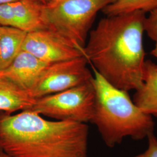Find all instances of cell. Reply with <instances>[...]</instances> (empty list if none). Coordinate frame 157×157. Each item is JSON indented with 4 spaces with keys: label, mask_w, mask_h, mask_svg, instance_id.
<instances>
[{
    "label": "cell",
    "mask_w": 157,
    "mask_h": 157,
    "mask_svg": "<svg viewBox=\"0 0 157 157\" xmlns=\"http://www.w3.org/2000/svg\"><path fill=\"white\" fill-rule=\"evenodd\" d=\"M45 4L39 0H17L0 5V26L30 33L48 29Z\"/></svg>",
    "instance_id": "obj_8"
},
{
    "label": "cell",
    "mask_w": 157,
    "mask_h": 157,
    "mask_svg": "<svg viewBox=\"0 0 157 157\" xmlns=\"http://www.w3.org/2000/svg\"><path fill=\"white\" fill-rule=\"evenodd\" d=\"M93 78L69 89L36 99L27 111L56 121L82 124L91 122L95 102Z\"/></svg>",
    "instance_id": "obj_5"
},
{
    "label": "cell",
    "mask_w": 157,
    "mask_h": 157,
    "mask_svg": "<svg viewBox=\"0 0 157 157\" xmlns=\"http://www.w3.org/2000/svg\"><path fill=\"white\" fill-rule=\"evenodd\" d=\"M48 65L22 50L8 67L0 71V78H6L29 91Z\"/></svg>",
    "instance_id": "obj_9"
},
{
    "label": "cell",
    "mask_w": 157,
    "mask_h": 157,
    "mask_svg": "<svg viewBox=\"0 0 157 157\" xmlns=\"http://www.w3.org/2000/svg\"><path fill=\"white\" fill-rule=\"evenodd\" d=\"M16 1H17V0H0V5L3 4H6V3Z\"/></svg>",
    "instance_id": "obj_19"
},
{
    "label": "cell",
    "mask_w": 157,
    "mask_h": 157,
    "mask_svg": "<svg viewBox=\"0 0 157 157\" xmlns=\"http://www.w3.org/2000/svg\"><path fill=\"white\" fill-rule=\"evenodd\" d=\"M0 157H16L14 156H12L11 155L6 153L4 151L0 150Z\"/></svg>",
    "instance_id": "obj_17"
},
{
    "label": "cell",
    "mask_w": 157,
    "mask_h": 157,
    "mask_svg": "<svg viewBox=\"0 0 157 157\" xmlns=\"http://www.w3.org/2000/svg\"><path fill=\"white\" fill-rule=\"evenodd\" d=\"M148 147L143 152L134 157H157V137L153 133L147 137Z\"/></svg>",
    "instance_id": "obj_15"
},
{
    "label": "cell",
    "mask_w": 157,
    "mask_h": 157,
    "mask_svg": "<svg viewBox=\"0 0 157 157\" xmlns=\"http://www.w3.org/2000/svg\"><path fill=\"white\" fill-rule=\"evenodd\" d=\"M155 41V45L154 49L151 51V53L153 56L155 57L157 59V39Z\"/></svg>",
    "instance_id": "obj_16"
},
{
    "label": "cell",
    "mask_w": 157,
    "mask_h": 157,
    "mask_svg": "<svg viewBox=\"0 0 157 157\" xmlns=\"http://www.w3.org/2000/svg\"><path fill=\"white\" fill-rule=\"evenodd\" d=\"M133 101L143 112L157 118V64L151 60L145 61L143 82Z\"/></svg>",
    "instance_id": "obj_10"
},
{
    "label": "cell",
    "mask_w": 157,
    "mask_h": 157,
    "mask_svg": "<svg viewBox=\"0 0 157 157\" xmlns=\"http://www.w3.org/2000/svg\"><path fill=\"white\" fill-rule=\"evenodd\" d=\"M146 13H126L101 19L89 33L83 54L92 68L112 86L129 91L143 82Z\"/></svg>",
    "instance_id": "obj_1"
},
{
    "label": "cell",
    "mask_w": 157,
    "mask_h": 157,
    "mask_svg": "<svg viewBox=\"0 0 157 157\" xmlns=\"http://www.w3.org/2000/svg\"></svg>",
    "instance_id": "obj_21"
},
{
    "label": "cell",
    "mask_w": 157,
    "mask_h": 157,
    "mask_svg": "<svg viewBox=\"0 0 157 157\" xmlns=\"http://www.w3.org/2000/svg\"><path fill=\"white\" fill-rule=\"evenodd\" d=\"M157 8V0H115L102 12L106 17L140 11L147 12Z\"/></svg>",
    "instance_id": "obj_13"
},
{
    "label": "cell",
    "mask_w": 157,
    "mask_h": 157,
    "mask_svg": "<svg viewBox=\"0 0 157 157\" xmlns=\"http://www.w3.org/2000/svg\"><path fill=\"white\" fill-rule=\"evenodd\" d=\"M92 69L95 102L91 122L97 126L105 145L112 148L124 138L141 140L153 133L152 117L137 107L128 91L112 86Z\"/></svg>",
    "instance_id": "obj_3"
},
{
    "label": "cell",
    "mask_w": 157,
    "mask_h": 157,
    "mask_svg": "<svg viewBox=\"0 0 157 157\" xmlns=\"http://www.w3.org/2000/svg\"><path fill=\"white\" fill-rule=\"evenodd\" d=\"M150 13L144 21V31L150 39L155 41L157 39V8Z\"/></svg>",
    "instance_id": "obj_14"
},
{
    "label": "cell",
    "mask_w": 157,
    "mask_h": 157,
    "mask_svg": "<svg viewBox=\"0 0 157 157\" xmlns=\"http://www.w3.org/2000/svg\"><path fill=\"white\" fill-rule=\"evenodd\" d=\"M27 34L17 29L0 26V71L8 67L22 51Z\"/></svg>",
    "instance_id": "obj_12"
},
{
    "label": "cell",
    "mask_w": 157,
    "mask_h": 157,
    "mask_svg": "<svg viewBox=\"0 0 157 157\" xmlns=\"http://www.w3.org/2000/svg\"><path fill=\"white\" fill-rule=\"evenodd\" d=\"M22 50L48 64L84 56L71 40L49 29L27 34Z\"/></svg>",
    "instance_id": "obj_7"
},
{
    "label": "cell",
    "mask_w": 157,
    "mask_h": 157,
    "mask_svg": "<svg viewBox=\"0 0 157 157\" xmlns=\"http://www.w3.org/2000/svg\"><path fill=\"white\" fill-rule=\"evenodd\" d=\"M35 99L26 90L6 78H0V111L12 113L25 111L33 105Z\"/></svg>",
    "instance_id": "obj_11"
},
{
    "label": "cell",
    "mask_w": 157,
    "mask_h": 157,
    "mask_svg": "<svg viewBox=\"0 0 157 157\" xmlns=\"http://www.w3.org/2000/svg\"><path fill=\"white\" fill-rule=\"evenodd\" d=\"M86 124L49 121L27 110L0 112V150L16 157H87Z\"/></svg>",
    "instance_id": "obj_2"
},
{
    "label": "cell",
    "mask_w": 157,
    "mask_h": 157,
    "mask_svg": "<svg viewBox=\"0 0 157 157\" xmlns=\"http://www.w3.org/2000/svg\"><path fill=\"white\" fill-rule=\"evenodd\" d=\"M60 1H61V0H50L49 4L46 6H54V5H56V4H57L58 2H59Z\"/></svg>",
    "instance_id": "obj_18"
},
{
    "label": "cell",
    "mask_w": 157,
    "mask_h": 157,
    "mask_svg": "<svg viewBox=\"0 0 157 157\" xmlns=\"http://www.w3.org/2000/svg\"><path fill=\"white\" fill-rule=\"evenodd\" d=\"M114 1L61 0L54 6H45V23L48 29L71 40L83 51L97 13Z\"/></svg>",
    "instance_id": "obj_4"
},
{
    "label": "cell",
    "mask_w": 157,
    "mask_h": 157,
    "mask_svg": "<svg viewBox=\"0 0 157 157\" xmlns=\"http://www.w3.org/2000/svg\"><path fill=\"white\" fill-rule=\"evenodd\" d=\"M88 63L82 56L48 64L29 91L30 95L36 100L90 81L93 75L87 67Z\"/></svg>",
    "instance_id": "obj_6"
},
{
    "label": "cell",
    "mask_w": 157,
    "mask_h": 157,
    "mask_svg": "<svg viewBox=\"0 0 157 157\" xmlns=\"http://www.w3.org/2000/svg\"><path fill=\"white\" fill-rule=\"evenodd\" d=\"M40 2H41L42 3H43L44 4H45V6L48 5L50 1V0H39Z\"/></svg>",
    "instance_id": "obj_20"
}]
</instances>
